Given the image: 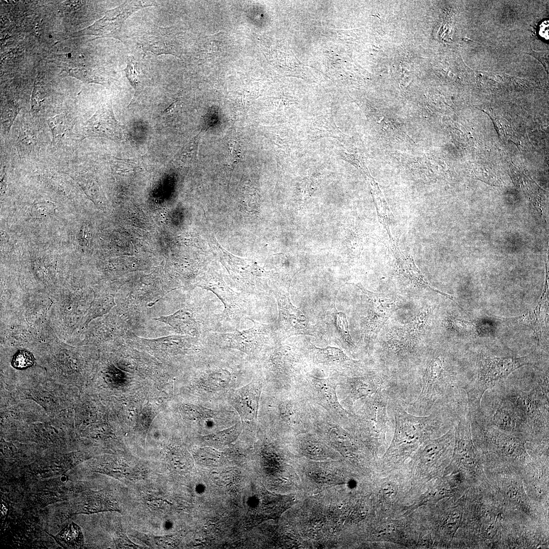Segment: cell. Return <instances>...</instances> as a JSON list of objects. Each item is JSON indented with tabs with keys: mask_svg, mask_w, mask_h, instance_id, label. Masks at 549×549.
Wrapping results in <instances>:
<instances>
[{
	"mask_svg": "<svg viewBox=\"0 0 549 549\" xmlns=\"http://www.w3.org/2000/svg\"><path fill=\"white\" fill-rule=\"evenodd\" d=\"M548 290L545 288L539 298V301L531 310L522 315L507 318L504 321L517 322L527 326L534 331L538 340L540 339L542 329L546 319L548 307Z\"/></svg>",
	"mask_w": 549,
	"mask_h": 549,
	"instance_id": "cell-15",
	"label": "cell"
},
{
	"mask_svg": "<svg viewBox=\"0 0 549 549\" xmlns=\"http://www.w3.org/2000/svg\"><path fill=\"white\" fill-rule=\"evenodd\" d=\"M85 127L91 136L114 140L124 137L123 129L115 118L110 103L101 106L87 120Z\"/></svg>",
	"mask_w": 549,
	"mask_h": 549,
	"instance_id": "cell-11",
	"label": "cell"
},
{
	"mask_svg": "<svg viewBox=\"0 0 549 549\" xmlns=\"http://www.w3.org/2000/svg\"><path fill=\"white\" fill-rule=\"evenodd\" d=\"M34 362V357L30 352L27 350H20L14 356L12 364L15 369L23 370L33 365Z\"/></svg>",
	"mask_w": 549,
	"mask_h": 549,
	"instance_id": "cell-19",
	"label": "cell"
},
{
	"mask_svg": "<svg viewBox=\"0 0 549 549\" xmlns=\"http://www.w3.org/2000/svg\"><path fill=\"white\" fill-rule=\"evenodd\" d=\"M336 327L338 336L345 348L351 352L354 351L357 347L350 336L348 322L346 315L342 312L336 314Z\"/></svg>",
	"mask_w": 549,
	"mask_h": 549,
	"instance_id": "cell-17",
	"label": "cell"
},
{
	"mask_svg": "<svg viewBox=\"0 0 549 549\" xmlns=\"http://www.w3.org/2000/svg\"><path fill=\"white\" fill-rule=\"evenodd\" d=\"M381 490L385 498L388 500L394 499L398 494V488L396 484L393 481L385 482L382 485Z\"/></svg>",
	"mask_w": 549,
	"mask_h": 549,
	"instance_id": "cell-22",
	"label": "cell"
},
{
	"mask_svg": "<svg viewBox=\"0 0 549 549\" xmlns=\"http://www.w3.org/2000/svg\"><path fill=\"white\" fill-rule=\"evenodd\" d=\"M307 349L313 363L330 372L355 377L364 375L371 370L361 361L350 358L338 348L328 346L320 348L310 343Z\"/></svg>",
	"mask_w": 549,
	"mask_h": 549,
	"instance_id": "cell-8",
	"label": "cell"
},
{
	"mask_svg": "<svg viewBox=\"0 0 549 549\" xmlns=\"http://www.w3.org/2000/svg\"><path fill=\"white\" fill-rule=\"evenodd\" d=\"M538 60L544 66L546 71H548V53L547 51L537 52L532 51L528 53Z\"/></svg>",
	"mask_w": 549,
	"mask_h": 549,
	"instance_id": "cell-23",
	"label": "cell"
},
{
	"mask_svg": "<svg viewBox=\"0 0 549 549\" xmlns=\"http://www.w3.org/2000/svg\"><path fill=\"white\" fill-rule=\"evenodd\" d=\"M390 247L395 258L396 267L400 277L413 286L438 293L456 302L452 296L432 286L417 267L412 257L399 248L398 242L390 237Z\"/></svg>",
	"mask_w": 549,
	"mask_h": 549,
	"instance_id": "cell-10",
	"label": "cell"
},
{
	"mask_svg": "<svg viewBox=\"0 0 549 549\" xmlns=\"http://www.w3.org/2000/svg\"><path fill=\"white\" fill-rule=\"evenodd\" d=\"M197 286L211 291L223 303L224 310L219 315V321L231 323L236 328L241 319L248 314L247 301L243 296L231 289L217 271L210 268Z\"/></svg>",
	"mask_w": 549,
	"mask_h": 549,
	"instance_id": "cell-5",
	"label": "cell"
},
{
	"mask_svg": "<svg viewBox=\"0 0 549 549\" xmlns=\"http://www.w3.org/2000/svg\"><path fill=\"white\" fill-rule=\"evenodd\" d=\"M539 34L545 39H548V21H543L539 26Z\"/></svg>",
	"mask_w": 549,
	"mask_h": 549,
	"instance_id": "cell-24",
	"label": "cell"
},
{
	"mask_svg": "<svg viewBox=\"0 0 549 549\" xmlns=\"http://www.w3.org/2000/svg\"><path fill=\"white\" fill-rule=\"evenodd\" d=\"M252 321V327L241 331L235 329L230 333H219L216 336L223 347L241 351L252 356L259 353L269 344L272 339H277L275 329L269 324Z\"/></svg>",
	"mask_w": 549,
	"mask_h": 549,
	"instance_id": "cell-7",
	"label": "cell"
},
{
	"mask_svg": "<svg viewBox=\"0 0 549 549\" xmlns=\"http://www.w3.org/2000/svg\"><path fill=\"white\" fill-rule=\"evenodd\" d=\"M157 320L169 325L178 333L193 337H198L200 334V325L196 314L190 308H182L172 315L161 317Z\"/></svg>",
	"mask_w": 549,
	"mask_h": 549,
	"instance_id": "cell-14",
	"label": "cell"
},
{
	"mask_svg": "<svg viewBox=\"0 0 549 549\" xmlns=\"http://www.w3.org/2000/svg\"><path fill=\"white\" fill-rule=\"evenodd\" d=\"M308 379H309L314 394L320 403L331 412L337 415L339 418L342 420L346 425H348L353 414L346 411L339 403L336 394L334 384L329 380L320 379L314 376H309Z\"/></svg>",
	"mask_w": 549,
	"mask_h": 549,
	"instance_id": "cell-12",
	"label": "cell"
},
{
	"mask_svg": "<svg viewBox=\"0 0 549 549\" xmlns=\"http://www.w3.org/2000/svg\"><path fill=\"white\" fill-rule=\"evenodd\" d=\"M531 363V358L492 357L481 355L474 381L467 387L468 404L471 413L480 411L481 400L485 392L505 379L518 368Z\"/></svg>",
	"mask_w": 549,
	"mask_h": 549,
	"instance_id": "cell-1",
	"label": "cell"
},
{
	"mask_svg": "<svg viewBox=\"0 0 549 549\" xmlns=\"http://www.w3.org/2000/svg\"><path fill=\"white\" fill-rule=\"evenodd\" d=\"M391 394L390 390L384 389L368 396L358 414H353L350 424L351 428L370 439H384L392 425L387 413Z\"/></svg>",
	"mask_w": 549,
	"mask_h": 549,
	"instance_id": "cell-2",
	"label": "cell"
},
{
	"mask_svg": "<svg viewBox=\"0 0 549 549\" xmlns=\"http://www.w3.org/2000/svg\"><path fill=\"white\" fill-rule=\"evenodd\" d=\"M155 2L145 1H126L119 6L107 11L104 17L92 25L75 33L74 36L89 35L98 38L111 37L121 40L122 26L132 13L144 7L153 6Z\"/></svg>",
	"mask_w": 549,
	"mask_h": 549,
	"instance_id": "cell-9",
	"label": "cell"
},
{
	"mask_svg": "<svg viewBox=\"0 0 549 549\" xmlns=\"http://www.w3.org/2000/svg\"><path fill=\"white\" fill-rule=\"evenodd\" d=\"M260 384L251 382L235 390L231 396L232 405L245 420L256 418L260 393Z\"/></svg>",
	"mask_w": 549,
	"mask_h": 549,
	"instance_id": "cell-13",
	"label": "cell"
},
{
	"mask_svg": "<svg viewBox=\"0 0 549 549\" xmlns=\"http://www.w3.org/2000/svg\"><path fill=\"white\" fill-rule=\"evenodd\" d=\"M295 408L296 406L291 402L285 403L281 406L282 415L290 424H296L299 422V415Z\"/></svg>",
	"mask_w": 549,
	"mask_h": 549,
	"instance_id": "cell-21",
	"label": "cell"
},
{
	"mask_svg": "<svg viewBox=\"0 0 549 549\" xmlns=\"http://www.w3.org/2000/svg\"><path fill=\"white\" fill-rule=\"evenodd\" d=\"M448 326L455 332L474 338L481 336L486 332L483 325L478 322L459 319H450Z\"/></svg>",
	"mask_w": 549,
	"mask_h": 549,
	"instance_id": "cell-16",
	"label": "cell"
},
{
	"mask_svg": "<svg viewBox=\"0 0 549 549\" xmlns=\"http://www.w3.org/2000/svg\"><path fill=\"white\" fill-rule=\"evenodd\" d=\"M273 293L279 311L275 329L277 339L284 340L291 336L301 334L315 337L321 335L320 328L311 324L302 311L292 304L288 291L274 288Z\"/></svg>",
	"mask_w": 549,
	"mask_h": 549,
	"instance_id": "cell-4",
	"label": "cell"
},
{
	"mask_svg": "<svg viewBox=\"0 0 549 549\" xmlns=\"http://www.w3.org/2000/svg\"><path fill=\"white\" fill-rule=\"evenodd\" d=\"M213 235L211 233L210 243L217 251L220 261L229 274L244 291L250 293H256L259 290V281L268 278L269 273L253 261L235 256L226 251Z\"/></svg>",
	"mask_w": 549,
	"mask_h": 549,
	"instance_id": "cell-6",
	"label": "cell"
},
{
	"mask_svg": "<svg viewBox=\"0 0 549 549\" xmlns=\"http://www.w3.org/2000/svg\"><path fill=\"white\" fill-rule=\"evenodd\" d=\"M48 125L52 131L53 138H57L63 136L67 127L65 124L63 115H57L48 120Z\"/></svg>",
	"mask_w": 549,
	"mask_h": 549,
	"instance_id": "cell-20",
	"label": "cell"
},
{
	"mask_svg": "<svg viewBox=\"0 0 549 549\" xmlns=\"http://www.w3.org/2000/svg\"><path fill=\"white\" fill-rule=\"evenodd\" d=\"M355 285L361 291V303L367 313L361 321L360 343L368 349L371 348L383 325L399 305L393 296L370 291L360 283Z\"/></svg>",
	"mask_w": 549,
	"mask_h": 549,
	"instance_id": "cell-3",
	"label": "cell"
},
{
	"mask_svg": "<svg viewBox=\"0 0 549 549\" xmlns=\"http://www.w3.org/2000/svg\"><path fill=\"white\" fill-rule=\"evenodd\" d=\"M240 430L241 425L239 422H238L230 428L207 436V440L210 444L216 445L227 444L236 438Z\"/></svg>",
	"mask_w": 549,
	"mask_h": 549,
	"instance_id": "cell-18",
	"label": "cell"
}]
</instances>
